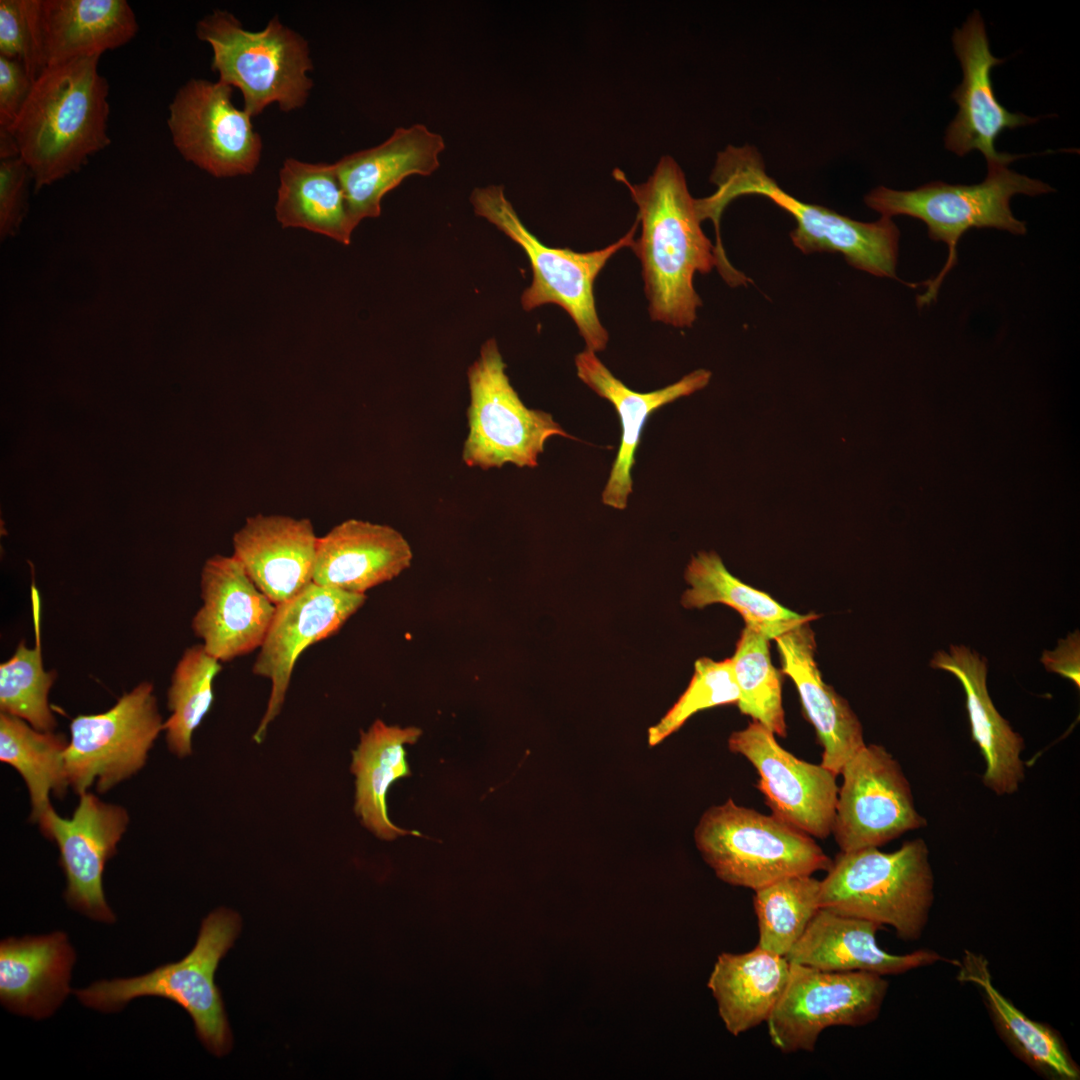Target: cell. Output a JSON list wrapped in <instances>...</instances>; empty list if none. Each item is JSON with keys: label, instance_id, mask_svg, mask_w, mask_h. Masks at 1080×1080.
<instances>
[{"label": "cell", "instance_id": "8d00e7d4", "mask_svg": "<svg viewBox=\"0 0 1080 1080\" xmlns=\"http://www.w3.org/2000/svg\"><path fill=\"white\" fill-rule=\"evenodd\" d=\"M35 645L28 648L19 643L15 653L0 665V709L2 713L18 717L39 731H53L56 719L48 703V693L56 673L43 667L40 627L39 597L32 587Z\"/></svg>", "mask_w": 1080, "mask_h": 1080}, {"label": "cell", "instance_id": "f546056e", "mask_svg": "<svg viewBox=\"0 0 1080 1080\" xmlns=\"http://www.w3.org/2000/svg\"><path fill=\"white\" fill-rule=\"evenodd\" d=\"M789 974L786 957L758 945L745 953L720 954L707 986L728 1032L738 1036L766 1022L785 990Z\"/></svg>", "mask_w": 1080, "mask_h": 1080}, {"label": "cell", "instance_id": "8fae6325", "mask_svg": "<svg viewBox=\"0 0 1080 1080\" xmlns=\"http://www.w3.org/2000/svg\"><path fill=\"white\" fill-rule=\"evenodd\" d=\"M889 983L866 971L834 972L790 963L785 990L766 1021L782 1053L812 1052L831 1026H865L882 1009Z\"/></svg>", "mask_w": 1080, "mask_h": 1080}, {"label": "cell", "instance_id": "4316f807", "mask_svg": "<svg viewBox=\"0 0 1080 1080\" xmlns=\"http://www.w3.org/2000/svg\"><path fill=\"white\" fill-rule=\"evenodd\" d=\"M578 378L600 397L609 401L621 421V442L605 488V505L623 510L633 491L632 468L643 427L649 416L662 406L704 388L711 378L705 369L695 370L679 381L651 392L628 388L602 363L594 351L585 349L575 356Z\"/></svg>", "mask_w": 1080, "mask_h": 1080}, {"label": "cell", "instance_id": "52a82bcc", "mask_svg": "<svg viewBox=\"0 0 1080 1080\" xmlns=\"http://www.w3.org/2000/svg\"><path fill=\"white\" fill-rule=\"evenodd\" d=\"M694 839L720 880L754 891L784 878L827 871L832 863L806 832L731 798L703 813Z\"/></svg>", "mask_w": 1080, "mask_h": 1080}, {"label": "cell", "instance_id": "cb8c5ba5", "mask_svg": "<svg viewBox=\"0 0 1080 1080\" xmlns=\"http://www.w3.org/2000/svg\"><path fill=\"white\" fill-rule=\"evenodd\" d=\"M412 558L409 543L393 527L348 519L318 537L313 583L365 594L397 577Z\"/></svg>", "mask_w": 1080, "mask_h": 1080}, {"label": "cell", "instance_id": "f35d334b", "mask_svg": "<svg viewBox=\"0 0 1080 1080\" xmlns=\"http://www.w3.org/2000/svg\"><path fill=\"white\" fill-rule=\"evenodd\" d=\"M738 700L739 690L731 659H698L686 690L659 722L648 729L649 746L661 743L694 714L712 707L737 704Z\"/></svg>", "mask_w": 1080, "mask_h": 1080}, {"label": "cell", "instance_id": "5bb4252c", "mask_svg": "<svg viewBox=\"0 0 1080 1080\" xmlns=\"http://www.w3.org/2000/svg\"><path fill=\"white\" fill-rule=\"evenodd\" d=\"M233 87L190 79L169 105L167 125L182 157L217 178L255 171L262 140L251 116L232 102Z\"/></svg>", "mask_w": 1080, "mask_h": 1080}, {"label": "cell", "instance_id": "ab89813d", "mask_svg": "<svg viewBox=\"0 0 1080 1080\" xmlns=\"http://www.w3.org/2000/svg\"><path fill=\"white\" fill-rule=\"evenodd\" d=\"M0 56L18 60L35 81L38 66L27 0H0Z\"/></svg>", "mask_w": 1080, "mask_h": 1080}, {"label": "cell", "instance_id": "6da1fadb", "mask_svg": "<svg viewBox=\"0 0 1080 1080\" xmlns=\"http://www.w3.org/2000/svg\"><path fill=\"white\" fill-rule=\"evenodd\" d=\"M613 174L638 207L641 235L632 249L641 263L651 319L674 327L692 326L702 305L694 275L717 267V257L701 229L681 167L665 155L641 184H631L618 169Z\"/></svg>", "mask_w": 1080, "mask_h": 1080}, {"label": "cell", "instance_id": "9c48e42d", "mask_svg": "<svg viewBox=\"0 0 1080 1080\" xmlns=\"http://www.w3.org/2000/svg\"><path fill=\"white\" fill-rule=\"evenodd\" d=\"M470 202L475 214L513 240L530 262L533 279L521 295L523 309L530 311L545 304L560 306L577 326L586 349L595 353L603 351L609 335L596 310L594 282L615 253L632 248L637 219L613 244L590 252H575L570 248L549 247L532 234L506 198L502 186L475 188Z\"/></svg>", "mask_w": 1080, "mask_h": 1080}, {"label": "cell", "instance_id": "836d02e7", "mask_svg": "<svg viewBox=\"0 0 1080 1080\" xmlns=\"http://www.w3.org/2000/svg\"><path fill=\"white\" fill-rule=\"evenodd\" d=\"M67 746L63 734L39 731L18 717L0 714V760L17 770L25 781L32 806L30 819L34 822L52 806L50 792L58 798L66 794Z\"/></svg>", "mask_w": 1080, "mask_h": 1080}, {"label": "cell", "instance_id": "277c9868", "mask_svg": "<svg viewBox=\"0 0 1080 1080\" xmlns=\"http://www.w3.org/2000/svg\"><path fill=\"white\" fill-rule=\"evenodd\" d=\"M241 928L237 912L217 908L202 920L195 945L181 960L137 977L100 980L73 993L84 1006L103 1013L121 1011L139 997L171 1000L190 1015L203 1046L222 1057L231 1051L233 1036L215 973Z\"/></svg>", "mask_w": 1080, "mask_h": 1080}, {"label": "cell", "instance_id": "83f0119b", "mask_svg": "<svg viewBox=\"0 0 1080 1080\" xmlns=\"http://www.w3.org/2000/svg\"><path fill=\"white\" fill-rule=\"evenodd\" d=\"M76 954L64 932L9 937L0 943V1001L36 1020L51 1016L70 992Z\"/></svg>", "mask_w": 1080, "mask_h": 1080}, {"label": "cell", "instance_id": "603a6c76", "mask_svg": "<svg viewBox=\"0 0 1080 1080\" xmlns=\"http://www.w3.org/2000/svg\"><path fill=\"white\" fill-rule=\"evenodd\" d=\"M877 923L820 908L786 955L790 963L834 971H866L882 976L900 975L944 961L956 964L936 951L921 949L891 954L881 948Z\"/></svg>", "mask_w": 1080, "mask_h": 1080}, {"label": "cell", "instance_id": "4dcf8cb0", "mask_svg": "<svg viewBox=\"0 0 1080 1080\" xmlns=\"http://www.w3.org/2000/svg\"><path fill=\"white\" fill-rule=\"evenodd\" d=\"M422 731L416 727L388 726L376 720L353 751L351 772L356 777L355 812L363 825L377 837L394 840L418 832L397 827L387 814L386 794L390 785L410 775L405 744L415 743Z\"/></svg>", "mask_w": 1080, "mask_h": 1080}, {"label": "cell", "instance_id": "4fadbf2b", "mask_svg": "<svg viewBox=\"0 0 1080 1080\" xmlns=\"http://www.w3.org/2000/svg\"><path fill=\"white\" fill-rule=\"evenodd\" d=\"M840 774L831 831L840 851L878 848L926 827L899 762L883 746L865 744Z\"/></svg>", "mask_w": 1080, "mask_h": 1080}, {"label": "cell", "instance_id": "ba28073f", "mask_svg": "<svg viewBox=\"0 0 1080 1080\" xmlns=\"http://www.w3.org/2000/svg\"><path fill=\"white\" fill-rule=\"evenodd\" d=\"M987 169L984 181L975 185L934 181L908 191L882 186L865 197L866 205L882 216L907 215L923 221L930 239L944 242L948 247L946 264L937 277L926 282L928 289L918 297L919 306L929 304L936 297L942 280L957 262V244L966 231L995 228L1025 234L1026 225L1013 216L1010 199L1016 194L1037 196L1053 190L1040 180L1008 169L1007 165Z\"/></svg>", "mask_w": 1080, "mask_h": 1080}, {"label": "cell", "instance_id": "7bdbcfd3", "mask_svg": "<svg viewBox=\"0 0 1080 1080\" xmlns=\"http://www.w3.org/2000/svg\"><path fill=\"white\" fill-rule=\"evenodd\" d=\"M1041 662L1047 671L1070 680L1080 688V634L1075 631L1058 641L1054 650H1045Z\"/></svg>", "mask_w": 1080, "mask_h": 1080}, {"label": "cell", "instance_id": "60d3db41", "mask_svg": "<svg viewBox=\"0 0 1080 1080\" xmlns=\"http://www.w3.org/2000/svg\"><path fill=\"white\" fill-rule=\"evenodd\" d=\"M32 174L18 157L0 161V237L14 236L28 210L29 183Z\"/></svg>", "mask_w": 1080, "mask_h": 1080}, {"label": "cell", "instance_id": "5b68a950", "mask_svg": "<svg viewBox=\"0 0 1080 1080\" xmlns=\"http://www.w3.org/2000/svg\"><path fill=\"white\" fill-rule=\"evenodd\" d=\"M934 874L922 838L893 852L877 847L840 851L820 881V908L894 929L905 942L919 940L934 902Z\"/></svg>", "mask_w": 1080, "mask_h": 1080}, {"label": "cell", "instance_id": "d6986e66", "mask_svg": "<svg viewBox=\"0 0 1080 1080\" xmlns=\"http://www.w3.org/2000/svg\"><path fill=\"white\" fill-rule=\"evenodd\" d=\"M201 598L192 628L211 656L227 662L260 648L276 605L234 556L216 555L206 561Z\"/></svg>", "mask_w": 1080, "mask_h": 1080}, {"label": "cell", "instance_id": "d6a6232c", "mask_svg": "<svg viewBox=\"0 0 1080 1080\" xmlns=\"http://www.w3.org/2000/svg\"><path fill=\"white\" fill-rule=\"evenodd\" d=\"M689 588L681 596L684 608H704L720 603L736 610L751 626L770 640L795 627L812 621L813 613L799 614L781 605L769 594L755 589L733 576L715 552H700L685 571Z\"/></svg>", "mask_w": 1080, "mask_h": 1080}, {"label": "cell", "instance_id": "7402d4cb", "mask_svg": "<svg viewBox=\"0 0 1080 1080\" xmlns=\"http://www.w3.org/2000/svg\"><path fill=\"white\" fill-rule=\"evenodd\" d=\"M443 137L424 124L399 127L383 143L334 163L350 213L358 225L381 214V201L411 175H431L440 166Z\"/></svg>", "mask_w": 1080, "mask_h": 1080}, {"label": "cell", "instance_id": "ffe728a7", "mask_svg": "<svg viewBox=\"0 0 1080 1080\" xmlns=\"http://www.w3.org/2000/svg\"><path fill=\"white\" fill-rule=\"evenodd\" d=\"M27 10L41 72L101 56L130 42L139 29L126 0H27Z\"/></svg>", "mask_w": 1080, "mask_h": 1080}, {"label": "cell", "instance_id": "e575fe53", "mask_svg": "<svg viewBox=\"0 0 1080 1080\" xmlns=\"http://www.w3.org/2000/svg\"><path fill=\"white\" fill-rule=\"evenodd\" d=\"M221 662L202 644L187 648L177 663L168 690L170 717L163 723L169 750L182 758L192 753V734L214 700L213 681Z\"/></svg>", "mask_w": 1080, "mask_h": 1080}, {"label": "cell", "instance_id": "74e56055", "mask_svg": "<svg viewBox=\"0 0 1080 1080\" xmlns=\"http://www.w3.org/2000/svg\"><path fill=\"white\" fill-rule=\"evenodd\" d=\"M769 640L751 626L745 625L742 630L730 658L739 690L736 705L742 714L760 722L775 735L785 737L781 676L771 661Z\"/></svg>", "mask_w": 1080, "mask_h": 1080}, {"label": "cell", "instance_id": "8992f818", "mask_svg": "<svg viewBox=\"0 0 1080 1080\" xmlns=\"http://www.w3.org/2000/svg\"><path fill=\"white\" fill-rule=\"evenodd\" d=\"M196 36L212 48L218 81L240 89L251 117L272 103L287 112L306 102L313 85L308 43L277 16L249 31L230 12L215 10L197 22Z\"/></svg>", "mask_w": 1080, "mask_h": 1080}, {"label": "cell", "instance_id": "30bf717a", "mask_svg": "<svg viewBox=\"0 0 1080 1080\" xmlns=\"http://www.w3.org/2000/svg\"><path fill=\"white\" fill-rule=\"evenodd\" d=\"M469 432L462 459L483 470L505 464L534 468L552 436L572 438L547 412L524 405L511 385L495 339L487 340L469 367Z\"/></svg>", "mask_w": 1080, "mask_h": 1080}, {"label": "cell", "instance_id": "1f68e13d", "mask_svg": "<svg viewBox=\"0 0 1080 1080\" xmlns=\"http://www.w3.org/2000/svg\"><path fill=\"white\" fill-rule=\"evenodd\" d=\"M275 213L283 228H303L343 245L357 227L334 164L287 158L279 172Z\"/></svg>", "mask_w": 1080, "mask_h": 1080}, {"label": "cell", "instance_id": "9a60e30c", "mask_svg": "<svg viewBox=\"0 0 1080 1080\" xmlns=\"http://www.w3.org/2000/svg\"><path fill=\"white\" fill-rule=\"evenodd\" d=\"M728 748L755 767L756 787L773 815L812 837L824 839L831 834L839 790L835 773L821 763L795 757L755 720L729 736Z\"/></svg>", "mask_w": 1080, "mask_h": 1080}, {"label": "cell", "instance_id": "7c38bea8", "mask_svg": "<svg viewBox=\"0 0 1080 1080\" xmlns=\"http://www.w3.org/2000/svg\"><path fill=\"white\" fill-rule=\"evenodd\" d=\"M163 722L153 685L142 682L100 714L79 715L70 724L64 753L69 787L81 795L93 784L104 793L137 773Z\"/></svg>", "mask_w": 1080, "mask_h": 1080}, {"label": "cell", "instance_id": "d4e9b609", "mask_svg": "<svg viewBox=\"0 0 1080 1080\" xmlns=\"http://www.w3.org/2000/svg\"><path fill=\"white\" fill-rule=\"evenodd\" d=\"M930 665L953 674L964 689L972 740L986 765L984 786L998 796L1017 792L1025 779L1021 758L1025 743L991 700L986 660L965 646L951 645L949 652L937 651Z\"/></svg>", "mask_w": 1080, "mask_h": 1080}, {"label": "cell", "instance_id": "e0dca14e", "mask_svg": "<svg viewBox=\"0 0 1080 1080\" xmlns=\"http://www.w3.org/2000/svg\"><path fill=\"white\" fill-rule=\"evenodd\" d=\"M366 595L310 584L276 610L252 672L271 681L266 711L253 735L261 743L284 704L295 663L310 645L335 634L364 604Z\"/></svg>", "mask_w": 1080, "mask_h": 1080}, {"label": "cell", "instance_id": "ac0fdd59", "mask_svg": "<svg viewBox=\"0 0 1080 1080\" xmlns=\"http://www.w3.org/2000/svg\"><path fill=\"white\" fill-rule=\"evenodd\" d=\"M952 41L963 78L951 95L959 109L946 129L945 147L958 156L978 150L985 157L987 167L1008 165L1019 156L998 152L997 137L1005 129L1034 124L1039 118L1009 112L998 102L991 71L1004 60L992 55L978 11L961 28L955 29Z\"/></svg>", "mask_w": 1080, "mask_h": 1080}, {"label": "cell", "instance_id": "7a4b0ae2", "mask_svg": "<svg viewBox=\"0 0 1080 1080\" xmlns=\"http://www.w3.org/2000/svg\"><path fill=\"white\" fill-rule=\"evenodd\" d=\"M710 181L715 191L695 199L699 220L715 227V252L719 262L728 260L720 236L725 208L736 198L759 195L772 200L796 221L790 233L793 244L805 254L840 253L856 269L878 277H896L899 230L889 217L860 222L826 207L802 202L785 192L765 171L762 157L748 145L728 146L719 152Z\"/></svg>", "mask_w": 1080, "mask_h": 1080}, {"label": "cell", "instance_id": "f1b7e54d", "mask_svg": "<svg viewBox=\"0 0 1080 1080\" xmlns=\"http://www.w3.org/2000/svg\"><path fill=\"white\" fill-rule=\"evenodd\" d=\"M955 966L957 981L973 984L980 992L995 1031L1012 1054L1045 1079H1080V1066L1060 1032L1030 1019L995 987L984 955L965 950Z\"/></svg>", "mask_w": 1080, "mask_h": 1080}, {"label": "cell", "instance_id": "3957f363", "mask_svg": "<svg viewBox=\"0 0 1080 1080\" xmlns=\"http://www.w3.org/2000/svg\"><path fill=\"white\" fill-rule=\"evenodd\" d=\"M100 57L46 67L8 130L32 174L35 192L78 172L111 142L109 84L98 70Z\"/></svg>", "mask_w": 1080, "mask_h": 1080}, {"label": "cell", "instance_id": "2e32d148", "mask_svg": "<svg viewBox=\"0 0 1080 1080\" xmlns=\"http://www.w3.org/2000/svg\"><path fill=\"white\" fill-rule=\"evenodd\" d=\"M79 796L71 818L59 816L51 806L38 823L43 835L58 846L67 904L90 919L112 924L116 916L105 899L103 872L117 852L129 816L122 806L105 803L92 793Z\"/></svg>", "mask_w": 1080, "mask_h": 1080}, {"label": "cell", "instance_id": "d590c367", "mask_svg": "<svg viewBox=\"0 0 1080 1080\" xmlns=\"http://www.w3.org/2000/svg\"><path fill=\"white\" fill-rule=\"evenodd\" d=\"M758 946L784 956L800 939L820 909V881L812 875L781 879L754 891Z\"/></svg>", "mask_w": 1080, "mask_h": 1080}, {"label": "cell", "instance_id": "b9f144b4", "mask_svg": "<svg viewBox=\"0 0 1080 1080\" xmlns=\"http://www.w3.org/2000/svg\"><path fill=\"white\" fill-rule=\"evenodd\" d=\"M33 83L34 80L21 62L0 56V129L11 128L31 92Z\"/></svg>", "mask_w": 1080, "mask_h": 1080}, {"label": "cell", "instance_id": "44dd1931", "mask_svg": "<svg viewBox=\"0 0 1080 1080\" xmlns=\"http://www.w3.org/2000/svg\"><path fill=\"white\" fill-rule=\"evenodd\" d=\"M317 541L307 518L257 514L234 534L232 556L278 605L313 583Z\"/></svg>", "mask_w": 1080, "mask_h": 1080}, {"label": "cell", "instance_id": "484cf974", "mask_svg": "<svg viewBox=\"0 0 1080 1080\" xmlns=\"http://www.w3.org/2000/svg\"><path fill=\"white\" fill-rule=\"evenodd\" d=\"M811 621L776 637L782 671L794 682L804 713L823 748L821 764L839 775L864 745L862 725L848 702L826 684L815 661Z\"/></svg>", "mask_w": 1080, "mask_h": 1080}]
</instances>
